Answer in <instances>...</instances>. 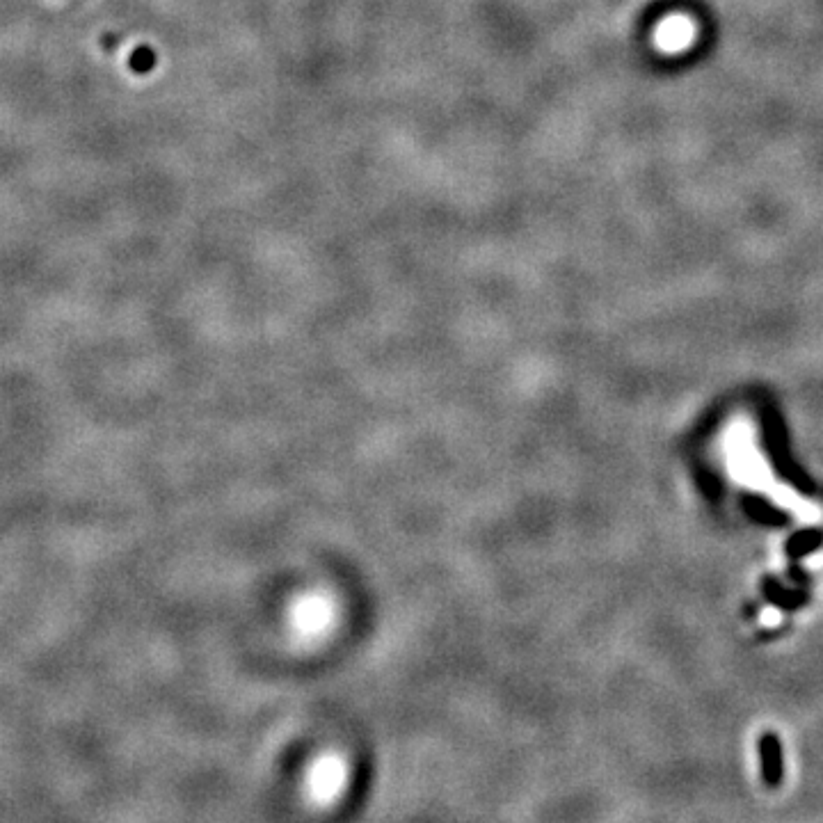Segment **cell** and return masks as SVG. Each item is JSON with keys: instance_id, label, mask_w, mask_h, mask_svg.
I'll list each match as a JSON object with an SVG mask.
<instances>
[{"instance_id": "cell-1", "label": "cell", "mask_w": 823, "mask_h": 823, "mask_svg": "<svg viewBox=\"0 0 823 823\" xmlns=\"http://www.w3.org/2000/svg\"><path fill=\"white\" fill-rule=\"evenodd\" d=\"M759 759H762V778L769 787H778L782 782V746L773 732H766L759 739Z\"/></svg>"}, {"instance_id": "cell-2", "label": "cell", "mask_w": 823, "mask_h": 823, "mask_svg": "<svg viewBox=\"0 0 823 823\" xmlns=\"http://www.w3.org/2000/svg\"><path fill=\"white\" fill-rule=\"evenodd\" d=\"M762 590L764 597L782 611H796L810 602V595H807L805 590H789L785 586H780V581L775 577H766Z\"/></svg>"}, {"instance_id": "cell-3", "label": "cell", "mask_w": 823, "mask_h": 823, "mask_svg": "<svg viewBox=\"0 0 823 823\" xmlns=\"http://www.w3.org/2000/svg\"><path fill=\"white\" fill-rule=\"evenodd\" d=\"M743 508L750 519H755L757 524L764 526H787L791 522V517L785 510L771 506L769 501L757 497V494H750V497H743Z\"/></svg>"}, {"instance_id": "cell-4", "label": "cell", "mask_w": 823, "mask_h": 823, "mask_svg": "<svg viewBox=\"0 0 823 823\" xmlns=\"http://www.w3.org/2000/svg\"><path fill=\"white\" fill-rule=\"evenodd\" d=\"M821 545H823V531L821 529H803V531H796L794 535H791V538L787 540V545H785V551H787V556L791 558V563H798L807 554L817 551Z\"/></svg>"}, {"instance_id": "cell-5", "label": "cell", "mask_w": 823, "mask_h": 823, "mask_svg": "<svg viewBox=\"0 0 823 823\" xmlns=\"http://www.w3.org/2000/svg\"><path fill=\"white\" fill-rule=\"evenodd\" d=\"M341 778H343V771L339 766H334L332 762H327L325 766H318L316 771V780H314V787L321 791L323 796H332L334 789L341 785Z\"/></svg>"}, {"instance_id": "cell-6", "label": "cell", "mask_w": 823, "mask_h": 823, "mask_svg": "<svg viewBox=\"0 0 823 823\" xmlns=\"http://www.w3.org/2000/svg\"><path fill=\"white\" fill-rule=\"evenodd\" d=\"M789 579L796 581L798 586H807V583H810V577H807V574L801 570V565H798V563H791Z\"/></svg>"}]
</instances>
